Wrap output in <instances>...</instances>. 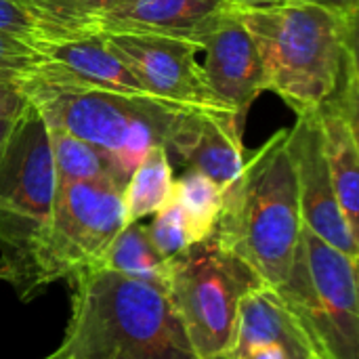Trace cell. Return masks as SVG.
Listing matches in <instances>:
<instances>
[{
	"mask_svg": "<svg viewBox=\"0 0 359 359\" xmlns=\"http://www.w3.org/2000/svg\"><path fill=\"white\" fill-rule=\"evenodd\" d=\"M288 154L297 172L303 227L359 261V236L337 202L318 109L297 114L294 126L288 128Z\"/></svg>",
	"mask_w": 359,
	"mask_h": 359,
	"instance_id": "30bf717a",
	"label": "cell"
},
{
	"mask_svg": "<svg viewBox=\"0 0 359 359\" xmlns=\"http://www.w3.org/2000/svg\"><path fill=\"white\" fill-rule=\"evenodd\" d=\"M202 72L217 101L242 122L255 99L267 90V76L257 44L236 4L219 15L200 40Z\"/></svg>",
	"mask_w": 359,
	"mask_h": 359,
	"instance_id": "7c38bea8",
	"label": "cell"
},
{
	"mask_svg": "<svg viewBox=\"0 0 359 359\" xmlns=\"http://www.w3.org/2000/svg\"><path fill=\"white\" fill-rule=\"evenodd\" d=\"M303 229L299 183L288 154V128L273 133L223 191L215 227L221 248L244 261L263 284L284 282Z\"/></svg>",
	"mask_w": 359,
	"mask_h": 359,
	"instance_id": "7a4b0ae2",
	"label": "cell"
},
{
	"mask_svg": "<svg viewBox=\"0 0 359 359\" xmlns=\"http://www.w3.org/2000/svg\"><path fill=\"white\" fill-rule=\"evenodd\" d=\"M103 38L128 65L147 95L191 109L227 111L204 78L202 63L198 61L200 46L139 34H103Z\"/></svg>",
	"mask_w": 359,
	"mask_h": 359,
	"instance_id": "9c48e42d",
	"label": "cell"
},
{
	"mask_svg": "<svg viewBox=\"0 0 359 359\" xmlns=\"http://www.w3.org/2000/svg\"><path fill=\"white\" fill-rule=\"evenodd\" d=\"M259 286L261 278L215 236L170 259L166 294L198 358L227 359L240 303Z\"/></svg>",
	"mask_w": 359,
	"mask_h": 359,
	"instance_id": "ba28073f",
	"label": "cell"
},
{
	"mask_svg": "<svg viewBox=\"0 0 359 359\" xmlns=\"http://www.w3.org/2000/svg\"><path fill=\"white\" fill-rule=\"evenodd\" d=\"M233 0H120L78 23V32L139 34L200 46L202 36Z\"/></svg>",
	"mask_w": 359,
	"mask_h": 359,
	"instance_id": "4fadbf2b",
	"label": "cell"
},
{
	"mask_svg": "<svg viewBox=\"0 0 359 359\" xmlns=\"http://www.w3.org/2000/svg\"><path fill=\"white\" fill-rule=\"evenodd\" d=\"M0 34L38 46L40 42L63 38L74 32L48 19L29 0H0Z\"/></svg>",
	"mask_w": 359,
	"mask_h": 359,
	"instance_id": "44dd1931",
	"label": "cell"
},
{
	"mask_svg": "<svg viewBox=\"0 0 359 359\" xmlns=\"http://www.w3.org/2000/svg\"><path fill=\"white\" fill-rule=\"evenodd\" d=\"M318 114L337 202L359 236V126L326 107H320Z\"/></svg>",
	"mask_w": 359,
	"mask_h": 359,
	"instance_id": "2e32d148",
	"label": "cell"
},
{
	"mask_svg": "<svg viewBox=\"0 0 359 359\" xmlns=\"http://www.w3.org/2000/svg\"><path fill=\"white\" fill-rule=\"evenodd\" d=\"M69 284L63 341L42 359H200L164 290L99 267Z\"/></svg>",
	"mask_w": 359,
	"mask_h": 359,
	"instance_id": "6da1fadb",
	"label": "cell"
},
{
	"mask_svg": "<svg viewBox=\"0 0 359 359\" xmlns=\"http://www.w3.org/2000/svg\"><path fill=\"white\" fill-rule=\"evenodd\" d=\"M42 63L23 84L55 90H107L118 95H147L128 65L107 46L103 34L78 32L36 46ZM151 97V95H149Z\"/></svg>",
	"mask_w": 359,
	"mask_h": 359,
	"instance_id": "8fae6325",
	"label": "cell"
},
{
	"mask_svg": "<svg viewBox=\"0 0 359 359\" xmlns=\"http://www.w3.org/2000/svg\"><path fill=\"white\" fill-rule=\"evenodd\" d=\"M316 359H359L358 259L307 227L292 265L276 286Z\"/></svg>",
	"mask_w": 359,
	"mask_h": 359,
	"instance_id": "5b68a950",
	"label": "cell"
},
{
	"mask_svg": "<svg viewBox=\"0 0 359 359\" xmlns=\"http://www.w3.org/2000/svg\"><path fill=\"white\" fill-rule=\"evenodd\" d=\"M15 120H17V118H0V145L4 143L6 135L11 133V128H13Z\"/></svg>",
	"mask_w": 359,
	"mask_h": 359,
	"instance_id": "f1b7e54d",
	"label": "cell"
},
{
	"mask_svg": "<svg viewBox=\"0 0 359 359\" xmlns=\"http://www.w3.org/2000/svg\"><path fill=\"white\" fill-rule=\"evenodd\" d=\"M29 2L48 19L78 34V23L82 19H86L97 11L109 8L120 0H29Z\"/></svg>",
	"mask_w": 359,
	"mask_h": 359,
	"instance_id": "cb8c5ba5",
	"label": "cell"
},
{
	"mask_svg": "<svg viewBox=\"0 0 359 359\" xmlns=\"http://www.w3.org/2000/svg\"><path fill=\"white\" fill-rule=\"evenodd\" d=\"M48 139H50V154H53L57 185L97 181V179L118 181L109 160L95 145L86 143L84 139H80L59 126H48Z\"/></svg>",
	"mask_w": 359,
	"mask_h": 359,
	"instance_id": "d6986e66",
	"label": "cell"
},
{
	"mask_svg": "<svg viewBox=\"0 0 359 359\" xmlns=\"http://www.w3.org/2000/svg\"><path fill=\"white\" fill-rule=\"evenodd\" d=\"M27 103L29 97L19 82L0 78V118H17Z\"/></svg>",
	"mask_w": 359,
	"mask_h": 359,
	"instance_id": "d4e9b609",
	"label": "cell"
},
{
	"mask_svg": "<svg viewBox=\"0 0 359 359\" xmlns=\"http://www.w3.org/2000/svg\"><path fill=\"white\" fill-rule=\"evenodd\" d=\"M55 196L48 126L29 101L0 145V280L13 288L50 219Z\"/></svg>",
	"mask_w": 359,
	"mask_h": 359,
	"instance_id": "52a82bcc",
	"label": "cell"
},
{
	"mask_svg": "<svg viewBox=\"0 0 359 359\" xmlns=\"http://www.w3.org/2000/svg\"><path fill=\"white\" fill-rule=\"evenodd\" d=\"M25 95L48 126H59L95 145L109 160L122 185L156 145L166 147L168 156L179 162L194 143L204 111L149 95L107 90L29 86Z\"/></svg>",
	"mask_w": 359,
	"mask_h": 359,
	"instance_id": "277c9868",
	"label": "cell"
},
{
	"mask_svg": "<svg viewBox=\"0 0 359 359\" xmlns=\"http://www.w3.org/2000/svg\"><path fill=\"white\" fill-rule=\"evenodd\" d=\"M292 2L318 4V6H324L328 11H334L337 15H341L345 19H358L359 13V0H292Z\"/></svg>",
	"mask_w": 359,
	"mask_h": 359,
	"instance_id": "484cf974",
	"label": "cell"
},
{
	"mask_svg": "<svg viewBox=\"0 0 359 359\" xmlns=\"http://www.w3.org/2000/svg\"><path fill=\"white\" fill-rule=\"evenodd\" d=\"M236 8L261 55L267 90L297 114L320 109L334 93L349 55L358 53V19L292 0Z\"/></svg>",
	"mask_w": 359,
	"mask_h": 359,
	"instance_id": "3957f363",
	"label": "cell"
},
{
	"mask_svg": "<svg viewBox=\"0 0 359 359\" xmlns=\"http://www.w3.org/2000/svg\"><path fill=\"white\" fill-rule=\"evenodd\" d=\"M276 2H282V0H233V4L240 8H257V6H267Z\"/></svg>",
	"mask_w": 359,
	"mask_h": 359,
	"instance_id": "83f0119b",
	"label": "cell"
},
{
	"mask_svg": "<svg viewBox=\"0 0 359 359\" xmlns=\"http://www.w3.org/2000/svg\"><path fill=\"white\" fill-rule=\"evenodd\" d=\"M242 124L231 111H202L198 135L179 162L202 172L225 191L246 164Z\"/></svg>",
	"mask_w": 359,
	"mask_h": 359,
	"instance_id": "9a60e30c",
	"label": "cell"
},
{
	"mask_svg": "<svg viewBox=\"0 0 359 359\" xmlns=\"http://www.w3.org/2000/svg\"><path fill=\"white\" fill-rule=\"evenodd\" d=\"M172 160L166 147L156 145L143 156L122 189L126 223H137L168 206L172 202Z\"/></svg>",
	"mask_w": 359,
	"mask_h": 359,
	"instance_id": "ac0fdd59",
	"label": "cell"
},
{
	"mask_svg": "<svg viewBox=\"0 0 359 359\" xmlns=\"http://www.w3.org/2000/svg\"><path fill=\"white\" fill-rule=\"evenodd\" d=\"M122 189L114 179L57 185L50 219L15 288L23 303L59 280L99 267L111 240L128 225Z\"/></svg>",
	"mask_w": 359,
	"mask_h": 359,
	"instance_id": "8992f818",
	"label": "cell"
},
{
	"mask_svg": "<svg viewBox=\"0 0 359 359\" xmlns=\"http://www.w3.org/2000/svg\"><path fill=\"white\" fill-rule=\"evenodd\" d=\"M42 59L44 57L36 46L19 38L0 34V78L19 82L23 86L34 78Z\"/></svg>",
	"mask_w": 359,
	"mask_h": 359,
	"instance_id": "603a6c76",
	"label": "cell"
},
{
	"mask_svg": "<svg viewBox=\"0 0 359 359\" xmlns=\"http://www.w3.org/2000/svg\"><path fill=\"white\" fill-rule=\"evenodd\" d=\"M168 267L170 261L156 250L141 221L124 225L111 240L99 263V269L145 282L164 292L168 284Z\"/></svg>",
	"mask_w": 359,
	"mask_h": 359,
	"instance_id": "e0dca14e",
	"label": "cell"
},
{
	"mask_svg": "<svg viewBox=\"0 0 359 359\" xmlns=\"http://www.w3.org/2000/svg\"><path fill=\"white\" fill-rule=\"evenodd\" d=\"M259 347H282L290 359H316L276 288L265 284L242 299L227 359L242 358Z\"/></svg>",
	"mask_w": 359,
	"mask_h": 359,
	"instance_id": "5bb4252c",
	"label": "cell"
},
{
	"mask_svg": "<svg viewBox=\"0 0 359 359\" xmlns=\"http://www.w3.org/2000/svg\"><path fill=\"white\" fill-rule=\"evenodd\" d=\"M172 200L183 212L194 244L215 233L223 208V189L217 183L202 172L187 168L179 179H175Z\"/></svg>",
	"mask_w": 359,
	"mask_h": 359,
	"instance_id": "ffe728a7",
	"label": "cell"
},
{
	"mask_svg": "<svg viewBox=\"0 0 359 359\" xmlns=\"http://www.w3.org/2000/svg\"><path fill=\"white\" fill-rule=\"evenodd\" d=\"M151 223L145 225L147 236L151 240V244L156 246V250L164 257V259H175L179 255H183L191 244V236L187 229V223L183 219L181 208L177 206V202L172 200L168 206H164L160 212L151 215Z\"/></svg>",
	"mask_w": 359,
	"mask_h": 359,
	"instance_id": "7402d4cb",
	"label": "cell"
},
{
	"mask_svg": "<svg viewBox=\"0 0 359 359\" xmlns=\"http://www.w3.org/2000/svg\"><path fill=\"white\" fill-rule=\"evenodd\" d=\"M238 359H290L282 347H259Z\"/></svg>",
	"mask_w": 359,
	"mask_h": 359,
	"instance_id": "4316f807",
	"label": "cell"
}]
</instances>
